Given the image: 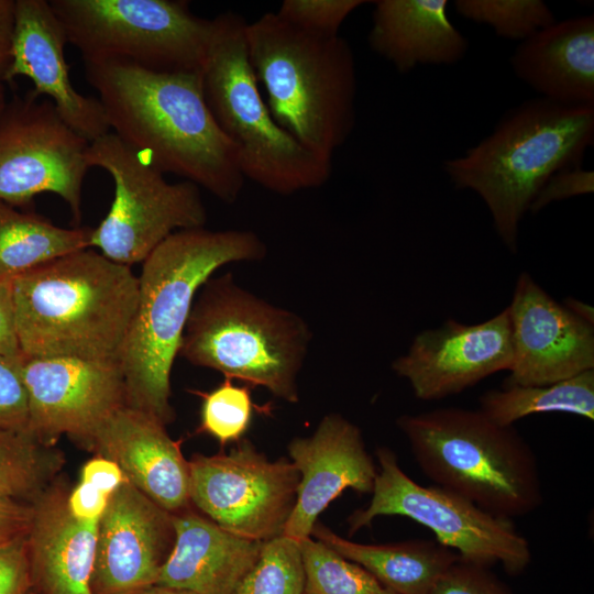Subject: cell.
Listing matches in <instances>:
<instances>
[{
  "instance_id": "cell-1",
  "label": "cell",
  "mask_w": 594,
  "mask_h": 594,
  "mask_svg": "<svg viewBox=\"0 0 594 594\" xmlns=\"http://www.w3.org/2000/svg\"><path fill=\"white\" fill-rule=\"evenodd\" d=\"M84 65L111 132L163 174L237 201L245 178L235 146L206 103L201 73H160L123 62Z\"/></svg>"
},
{
  "instance_id": "cell-2",
  "label": "cell",
  "mask_w": 594,
  "mask_h": 594,
  "mask_svg": "<svg viewBox=\"0 0 594 594\" xmlns=\"http://www.w3.org/2000/svg\"><path fill=\"white\" fill-rule=\"evenodd\" d=\"M266 245L252 231L179 230L142 263L139 298L119 365L128 406L165 426L175 418L170 373L200 287L221 266L261 261Z\"/></svg>"
},
{
  "instance_id": "cell-3",
  "label": "cell",
  "mask_w": 594,
  "mask_h": 594,
  "mask_svg": "<svg viewBox=\"0 0 594 594\" xmlns=\"http://www.w3.org/2000/svg\"><path fill=\"white\" fill-rule=\"evenodd\" d=\"M22 354L119 363L139 277L90 248L12 280Z\"/></svg>"
},
{
  "instance_id": "cell-4",
  "label": "cell",
  "mask_w": 594,
  "mask_h": 594,
  "mask_svg": "<svg viewBox=\"0 0 594 594\" xmlns=\"http://www.w3.org/2000/svg\"><path fill=\"white\" fill-rule=\"evenodd\" d=\"M593 141L594 106L541 98L512 110L491 135L443 168L457 189L482 198L498 237L515 253L520 221L539 190L557 172L580 167Z\"/></svg>"
},
{
  "instance_id": "cell-5",
  "label": "cell",
  "mask_w": 594,
  "mask_h": 594,
  "mask_svg": "<svg viewBox=\"0 0 594 594\" xmlns=\"http://www.w3.org/2000/svg\"><path fill=\"white\" fill-rule=\"evenodd\" d=\"M245 42L274 120L304 147L332 161L355 123L356 74L348 41L267 12L246 23Z\"/></svg>"
},
{
  "instance_id": "cell-6",
  "label": "cell",
  "mask_w": 594,
  "mask_h": 594,
  "mask_svg": "<svg viewBox=\"0 0 594 594\" xmlns=\"http://www.w3.org/2000/svg\"><path fill=\"white\" fill-rule=\"evenodd\" d=\"M396 425L420 471L435 485L508 519L531 514L542 504L537 457L514 426L461 407L402 415Z\"/></svg>"
},
{
  "instance_id": "cell-7",
  "label": "cell",
  "mask_w": 594,
  "mask_h": 594,
  "mask_svg": "<svg viewBox=\"0 0 594 594\" xmlns=\"http://www.w3.org/2000/svg\"><path fill=\"white\" fill-rule=\"evenodd\" d=\"M310 339L301 317L256 297L227 273L211 276L197 293L178 355L297 403Z\"/></svg>"
},
{
  "instance_id": "cell-8",
  "label": "cell",
  "mask_w": 594,
  "mask_h": 594,
  "mask_svg": "<svg viewBox=\"0 0 594 594\" xmlns=\"http://www.w3.org/2000/svg\"><path fill=\"white\" fill-rule=\"evenodd\" d=\"M246 21L234 12L212 19V35L201 70L206 103L235 146L244 178L279 195L322 186L332 161L304 147L272 117L249 61Z\"/></svg>"
},
{
  "instance_id": "cell-9",
  "label": "cell",
  "mask_w": 594,
  "mask_h": 594,
  "mask_svg": "<svg viewBox=\"0 0 594 594\" xmlns=\"http://www.w3.org/2000/svg\"><path fill=\"white\" fill-rule=\"evenodd\" d=\"M84 63L123 62L160 73H201L212 19L180 0H50Z\"/></svg>"
},
{
  "instance_id": "cell-10",
  "label": "cell",
  "mask_w": 594,
  "mask_h": 594,
  "mask_svg": "<svg viewBox=\"0 0 594 594\" xmlns=\"http://www.w3.org/2000/svg\"><path fill=\"white\" fill-rule=\"evenodd\" d=\"M87 162L105 169L114 184L111 207L89 242L107 258L130 267L142 264L172 233L204 228L207 211L199 187L188 180L168 183L113 132L89 143Z\"/></svg>"
},
{
  "instance_id": "cell-11",
  "label": "cell",
  "mask_w": 594,
  "mask_h": 594,
  "mask_svg": "<svg viewBox=\"0 0 594 594\" xmlns=\"http://www.w3.org/2000/svg\"><path fill=\"white\" fill-rule=\"evenodd\" d=\"M377 475L367 506L348 517L349 535L381 516H403L430 529L436 540L462 560L492 568L501 564L519 575L531 562L528 540L513 519L493 515L472 502L437 485L424 486L400 468L388 447L376 449Z\"/></svg>"
},
{
  "instance_id": "cell-12",
  "label": "cell",
  "mask_w": 594,
  "mask_h": 594,
  "mask_svg": "<svg viewBox=\"0 0 594 594\" xmlns=\"http://www.w3.org/2000/svg\"><path fill=\"white\" fill-rule=\"evenodd\" d=\"M89 143L33 90L9 101L0 117V201L22 207L52 193L67 204L78 227Z\"/></svg>"
},
{
  "instance_id": "cell-13",
  "label": "cell",
  "mask_w": 594,
  "mask_h": 594,
  "mask_svg": "<svg viewBox=\"0 0 594 594\" xmlns=\"http://www.w3.org/2000/svg\"><path fill=\"white\" fill-rule=\"evenodd\" d=\"M188 463L190 502L210 520L258 542L283 535L299 484L290 460L271 461L242 439L229 453L196 454Z\"/></svg>"
},
{
  "instance_id": "cell-14",
  "label": "cell",
  "mask_w": 594,
  "mask_h": 594,
  "mask_svg": "<svg viewBox=\"0 0 594 594\" xmlns=\"http://www.w3.org/2000/svg\"><path fill=\"white\" fill-rule=\"evenodd\" d=\"M29 432L45 446L67 435L81 446L125 405L119 363L74 358H22Z\"/></svg>"
},
{
  "instance_id": "cell-15",
  "label": "cell",
  "mask_w": 594,
  "mask_h": 594,
  "mask_svg": "<svg viewBox=\"0 0 594 594\" xmlns=\"http://www.w3.org/2000/svg\"><path fill=\"white\" fill-rule=\"evenodd\" d=\"M512 362V329L505 308L479 323L450 318L441 327L418 332L392 369L408 382L416 398L438 400L508 371Z\"/></svg>"
},
{
  "instance_id": "cell-16",
  "label": "cell",
  "mask_w": 594,
  "mask_h": 594,
  "mask_svg": "<svg viewBox=\"0 0 594 594\" xmlns=\"http://www.w3.org/2000/svg\"><path fill=\"white\" fill-rule=\"evenodd\" d=\"M506 308L513 362L503 386L551 384L594 370V324L554 300L529 273L518 276Z\"/></svg>"
},
{
  "instance_id": "cell-17",
  "label": "cell",
  "mask_w": 594,
  "mask_h": 594,
  "mask_svg": "<svg viewBox=\"0 0 594 594\" xmlns=\"http://www.w3.org/2000/svg\"><path fill=\"white\" fill-rule=\"evenodd\" d=\"M172 514L127 480L99 519L92 594H139L154 586L174 546Z\"/></svg>"
},
{
  "instance_id": "cell-18",
  "label": "cell",
  "mask_w": 594,
  "mask_h": 594,
  "mask_svg": "<svg viewBox=\"0 0 594 594\" xmlns=\"http://www.w3.org/2000/svg\"><path fill=\"white\" fill-rule=\"evenodd\" d=\"M287 450L299 484L284 537L297 542L311 537L318 516L346 488L373 491L377 466L362 431L339 414L326 415L311 436L294 438Z\"/></svg>"
},
{
  "instance_id": "cell-19",
  "label": "cell",
  "mask_w": 594,
  "mask_h": 594,
  "mask_svg": "<svg viewBox=\"0 0 594 594\" xmlns=\"http://www.w3.org/2000/svg\"><path fill=\"white\" fill-rule=\"evenodd\" d=\"M67 37L46 0H15L12 59L7 82L29 78L33 91L55 106L63 121L89 142L110 132L96 97L81 95L69 78L65 57Z\"/></svg>"
},
{
  "instance_id": "cell-20",
  "label": "cell",
  "mask_w": 594,
  "mask_h": 594,
  "mask_svg": "<svg viewBox=\"0 0 594 594\" xmlns=\"http://www.w3.org/2000/svg\"><path fill=\"white\" fill-rule=\"evenodd\" d=\"M82 447L114 462L129 483L170 514L188 507L189 463L154 416L122 405Z\"/></svg>"
},
{
  "instance_id": "cell-21",
  "label": "cell",
  "mask_w": 594,
  "mask_h": 594,
  "mask_svg": "<svg viewBox=\"0 0 594 594\" xmlns=\"http://www.w3.org/2000/svg\"><path fill=\"white\" fill-rule=\"evenodd\" d=\"M65 484L47 486L33 502L26 535L32 594H92L99 519L75 517Z\"/></svg>"
},
{
  "instance_id": "cell-22",
  "label": "cell",
  "mask_w": 594,
  "mask_h": 594,
  "mask_svg": "<svg viewBox=\"0 0 594 594\" xmlns=\"http://www.w3.org/2000/svg\"><path fill=\"white\" fill-rule=\"evenodd\" d=\"M174 546L155 585L195 594H233L262 543L237 536L187 508L172 514Z\"/></svg>"
},
{
  "instance_id": "cell-23",
  "label": "cell",
  "mask_w": 594,
  "mask_h": 594,
  "mask_svg": "<svg viewBox=\"0 0 594 594\" xmlns=\"http://www.w3.org/2000/svg\"><path fill=\"white\" fill-rule=\"evenodd\" d=\"M516 75L566 106H594V15L554 22L522 41L510 58Z\"/></svg>"
},
{
  "instance_id": "cell-24",
  "label": "cell",
  "mask_w": 594,
  "mask_h": 594,
  "mask_svg": "<svg viewBox=\"0 0 594 594\" xmlns=\"http://www.w3.org/2000/svg\"><path fill=\"white\" fill-rule=\"evenodd\" d=\"M370 47L399 73L418 64H454L469 48L468 40L447 14V0L374 1Z\"/></svg>"
},
{
  "instance_id": "cell-25",
  "label": "cell",
  "mask_w": 594,
  "mask_h": 594,
  "mask_svg": "<svg viewBox=\"0 0 594 594\" xmlns=\"http://www.w3.org/2000/svg\"><path fill=\"white\" fill-rule=\"evenodd\" d=\"M311 536L363 566L396 594H430L438 579L460 557L430 539L367 544L343 538L317 521Z\"/></svg>"
},
{
  "instance_id": "cell-26",
  "label": "cell",
  "mask_w": 594,
  "mask_h": 594,
  "mask_svg": "<svg viewBox=\"0 0 594 594\" xmlns=\"http://www.w3.org/2000/svg\"><path fill=\"white\" fill-rule=\"evenodd\" d=\"M92 228H63L50 219L0 201V282L88 249Z\"/></svg>"
},
{
  "instance_id": "cell-27",
  "label": "cell",
  "mask_w": 594,
  "mask_h": 594,
  "mask_svg": "<svg viewBox=\"0 0 594 594\" xmlns=\"http://www.w3.org/2000/svg\"><path fill=\"white\" fill-rule=\"evenodd\" d=\"M480 410L502 426L527 416L563 413L594 420V370L543 385H510L479 397Z\"/></svg>"
},
{
  "instance_id": "cell-28",
  "label": "cell",
  "mask_w": 594,
  "mask_h": 594,
  "mask_svg": "<svg viewBox=\"0 0 594 594\" xmlns=\"http://www.w3.org/2000/svg\"><path fill=\"white\" fill-rule=\"evenodd\" d=\"M30 432L0 430V497L33 502L56 473L58 455Z\"/></svg>"
},
{
  "instance_id": "cell-29",
  "label": "cell",
  "mask_w": 594,
  "mask_h": 594,
  "mask_svg": "<svg viewBox=\"0 0 594 594\" xmlns=\"http://www.w3.org/2000/svg\"><path fill=\"white\" fill-rule=\"evenodd\" d=\"M298 543L305 570L304 594H396L322 542L309 537Z\"/></svg>"
},
{
  "instance_id": "cell-30",
  "label": "cell",
  "mask_w": 594,
  "mask_h": 594,
  "mask_svg": "<svg viewBox=\"0 0 594 594\" xmlns=\"http://www.w3.org/2000/svg\"><path fill=\"white\" fill-rule=\"evenodd\" d=\"M299 543L279 536L262 543L260 557L233 594H304Z\"/></svg>"
},
{
  "instance_id": "cell-31",
  "label": "cell",
  "mask_w": 594,
  "mask_h": 594,
  "mask_svg": "<svg viewBox=\"0 0 594 594\" xmlns=\"http://www.w3.org/2000/svg\"><path fill=\"white\" fill-rule=\"evenodd\" d=\"M454 7L460 15L492 26L497 35L521 42L556 22L540 0H458Z\"/></svg>"
},
{
  "instance_id": "cell-32",
  "label": "cell",
  "mask_w": 594,
  "mask_h": 594,
  "mask_svg": "<svg viewBox=\"0 0 594 594\" xmlns=\"http://www.w3.org/2000/svg\"><path fill=\"white\" fill-rule=\"evenodd\" d=\"M196 393L202 397L198 432L211 436L221 446L241 441L254 413L251 386H238L224 377L212 391Z\"/></svg>"
},
{
  "instance_id": "cell-33",
  "label": "cell",
  "mask_w": 594,
  "mask_h": 594,
  "mask_svg": "<svg viewBox=\"0 0 594 594\" xmlns=\"http://www.w3.org/2000/svg\"><path fill=\"white\" fill-rule=\"evenodd\" d=\"M362 0H285L276 12L279 18L304 31L334 36L344 20Z\"/></svg>"
},
{
  "instance_id": "cell-34",
  "label": "cell",
  "mask_w": 594,
  "mask_h": 594,
  "mask_svg": "<svg viewBox=\"0 0 594 594\" xmlns=\"http://www.w3.org/2000/svg\"><path fill=\"white\" fill-rule=\"evenodd\" d=\"M430 594H515L490 566L459 558L438 579Z\"/></svg>"
},
{
  "instance_id": "cell-35",
  "label": "cell",
  "mask_w": 594,
  "mask_h": 594,
  "mask_svg": "<svg viewBox=\"0 0 594 594\" xmlns=\"http://www.w3.org/2000/svg\"><path fill=\"white\" fill-rule=\"evenodd\" d=\"M22 358H0V430L29 432V402L22 375Z\"/></svg>"
},
{
  "instance_id": "cell-36",
  "label": "cell",
  "mask_w": 594,
  "mask_h": 594,
  "mask_svg": "<svg viewBox=\"0 0 594 594\" xmlns=\"http://www.w3.org/2000/svg\"><path fill=\"white\" fill-rule=\"evenodd\" d=\"M594 173L572 167L553 174L532 200L529 210L537 213L551 202L593 193Z\"/></svg>"
},
{
  "instance_id": "cell-37",
  "label": "cell",
  "mask_w": 594,
  "mask_h": 594,
  "mask_svg": "<svg viewBox=\"0 0 594 594\" xmlns=\"http://www.w3.org/2000/svg\"><path fill=\"white\" fill-rule=\"evenodd\" d=\"M30 588L25 536L0 546V594H28Z\"/></svg>"
},
{
  "instance_id": "cell-38",
  "label": "cell",
  "mask_w": 594,
  "mask_h": 594,
  "mask_svg": "<svg viewBox=\"0 0 594 594\" xmlns=\"http://www.w3.org/2000/svg\"><path fill=\"white\" fill-rule=\"evenodd\" d=\"M32 515V502L0 497V546L25 537Z\"/></svg>"
},
{
  "instance_id": "cell-39",
  "label": "cell",
  "mask_w": 594,
  "mask_h": 594,
  "mask_svg": "<svg viewBox=\"0 0 594 594\" xmlns=\"http://www.w3.org/2000/svg\"><path fill=\"white\" fill-rule=\"evenodd\" d=\"M20 348L12 282H0V358H22Z\"/></svg>"
},
{
  "instance_id": "cell-40",
  "label": "cell",
  "mask_w": 594,
  "mask_h": 594,
  "mask_svg": "<svg viewBox=\"0 0 594 594\" xmlns=\"http://www.w3.org/2000/svg\"><path fill=\"white\" fill-rule=\"evenodd\" d=\"M111 495L102 492L98 487L79 481V483L68 492L67 505L70 513L84 520L100 519Z\"/></svg>"
},
{
  "instance_id": "cell-41",
  "label": "cell",
  "mask_w": 594,
  "mask_h": 594,
  "mask_svg": "<svg viewBox=\"0 0 594 594\" xmlns=\"http://www.w3.org/2000/svg\"><path fill=\"white\" fill-rule=\"evenodd\" d=\"M80 481L87 482L102 492L112 495L125 481V477L114 462L96 457L84 464Z\"/></svg>"
},
{
  "instance_id": "cell-42",
  "label": "cell",
  "mask_w": 594,
  "mask_h": 594,
  "mask_svg": "<svg viewBox=\"0 0 594 594\" xmlns=\"http://www.w3.org/2000/svg\"><path fill=\"white\" fill-rule=\"evenodd\" d=\"M15 0H0V79L7 82L12 59Z\"/></svg>"
},
{
  "instance_id": "cell-43",
  "label": "cell",
  "mask_w": 594,
  "mask_h": 594,
  "mask_svg": "<svg viewBox=\"0 0 594 594\" xmlns=\"http://www.w3.org/2000/svg\"><path fill=\"white\" fill-rule=\"evenodd\" d=\"M563 305L579 318L594 324V310L592 306L573 297L565 298Z\"/></svg>"
},
{
  "instance_id": "cell-44",
  "label": "cell",
  "mask_w": 594,
  "mask_h": 594,
  "mask_svg": "<svg viewBox=\"0 0 594 594\" xmlns=\"http://www.w3.org/2000/svg\"><path fill=\"white\" fill-rule=\"evenodd\" d=\"M139 594H195L184 590L169 588L164 586L154 585L143 590Z\"/></svg>"
},
{
  "instance_id": "cell-45",
  "label": "cell",
  "mask_w": 594,
  "mask_h": 594,
  "mask_svg": "<svg viewBox=\"0 0 594 594\" xmlns=\"http://www.w3.org/2000/svg\"><path fill=\"white\" fill-rule=\"evenodd\" d=\"M9 101L7 98L6 82L0 79V117L4 112Z\"/></svg>"
},
{
  "instance_id": "cell-46",
  "label": "cell",
  "mask_w": 594,
  "mask_h": 594,
  "mask_svg": "<svg viewBox=\"0 0 594 594\" xmlns=\"http://www.w3.org/2000/svg\"><path fill=\"white\" fill-rule=\"evenodd\" d=\"M28 594H32L31 592H29Z\"/></svg>"
}]
</instances>
